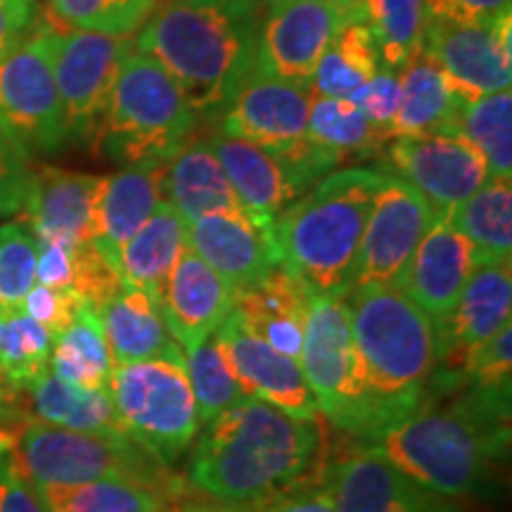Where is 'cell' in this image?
<instances>
[{"label":"cell","instance_id":"6da1fadb","mask_svg":"<svg viewBox=\"0 0 512 512\" xmlns=\"http://www.w3.org/2000/svg\"><path fill=\"white\" fill-rule=\"evenodd\" d=\"M510 396L463 384L427 392L411 415L361 444L373 446L406 477L446 498L479 496L510 453Z\"/></svg>","mask_w":512,"mask_h":512},{"label":"cell","instance_id":"7a4b0ae2","mask_svg":"<svg viewBox=\"0 0 512 512\" xmlns=\"http://www.w3.org/2000/svg\"><path fill=\"white\" fill-rule=\"evenodd\" d=\"M266 0H164L133 38L188 100L197 119H219L256 72Z\"/></svg>","mask_w":512,"mask_h":512},{"label":"cell","instance_id":"3957f363","mask_svg":"<svg viewBox=\"0 0 512 512\" xmlns=\"http://www.w3.org/2000/svg\"><path fill=\"white\" fill-rule=\"evenodd\" d=\"M356 413L351 437L366 441L422 403L437 361L434 320L396 285L351 290Z\"/></svg>","mask_w":512,"mask_h":512},{"label":"cell","instance_id":"277c9868","mask_svg":"<svg viewBox=\"0 0 512 512\" xmlns=\"http://www.w3.org/2000/svg\"><path fill=\"white\" fill-rule=\"evenodd\" d=\"M320 439L318 420L292 418L245 396L204 425L188 479L216 501H261L309 475Z\"/></svg>","mask_w":512,"mask_h":512},{"label":"cell","instance_id":"5b68a950","mask_svg":"<svg viewBox=\"0 0 512 512\" xmlns=\"http://www.w3.org/2000/svg\"><path fill=\"white\" fill-rule=\"evenodd\" d=\"M382 171L339 169L273 221L280 266L313 294L349 297Z\"/></svg>","mask_w":512,"mask_h":512},{"label":"cell","instance_id":"8992f818","mask_svg":"<svg viewBox=\"0 0 512 512\" xmlns=\"http://www.w3.org/2000/svg\"><path fill=\"white\" fill-rule=\"evenodd\" d=\"M200 124L176 81L133 50L114 83L95 140L119 164L171 162Z\"/></svg>","mask_w":512,"mask_h":512},{"label":"cell","instance_id":"52a82bcc","mask_svg":"<svg viewBox=\"0 0 512 512\" xmlns=\"http://www.w3.org/2000/svg\"><path fill=\"white\" fill-rule=\"evenodd\" d=\"M107 389L126 437L159 465H174L197 439L200 418L183 349L114 366Z\"/></svg>","mask_w":512,"mask_h":512},{"label":"cell","instance_id":"ba28073f","mask_svg":"<svg viewBox=\"0 0 512 512\" xmlns=\"http://www.w3.org/2000/svg\"><path fill=\"white\" fill-rule=\"evenodd\" d=\"M12 458L38 491L76 486L100 479L171 486L164 465L147 456L126 434H93L64 430L41 420H29L12 437Z\"/></svg>","mask_w":512,"mask_h":512},{"label":"cell","instance_id":"9c48e42d","mask_svg":"<svg viewBox=\"0 0 512 512\" xmlns=\"http://www.w3.org/2000/svg\"><path fill=\"white\" fill-rule=\"evenodd\" d=\"M53 34V24L38 22L27 41L0 62V128L27 155H50L67 143L53 72Z\"/></svg>","mask_w":512,"mask_h":512},{"label":"cell","instance_id":"30bf717a","mask_svg":"<svg viewBox=\"0 0 512 512\" xmlns=\"http://www.w3.org/2000/svg\"><path fill=\"white\" fill-rule=\"evenodd\" d=\"M131 53V36L55 27L53 72L67 138L91 140L98 136L112 88Z\"/></svg>","mask_w":512,"mask_h":512},{"label":"cell","instance_id":"8fae6325","mask_svg":"<svg viewBox=\"0 0 512 512\" xmlns=\"http://www.w3.org/2000/svg\"><path fill=\"white\" fill-rule=\"evenodd\" d=\"M510 313V259H479L453 311L434 323L437 361H434L427 392H448V389L463 387L470 356L484 347L498 330L510 325Z\"/></svg>","mask_w":512,"mask_h":512},{"label":"cell","instance_id":"7c38bea8","mask_svg":"<svg viewBox=\"0 0 512 512\" xmlns=\"http://www.w3.org/2000/svg\"><path fill=\"white\" fill-rule=\"evenodd\" d=\"M299 366L316 396L318 411L337 430L351 434L356 413V349L347 297L311 292Z\"/></svg>","mask_w":512,"mask_h":512},{"label":"cell","instance_id":"4fadbf2b","mask_svg":"<svg viewBox=\"0 0 512 512\" xmlns=\"http://www.w3.org/2000/svg\"><path fill=\"white\" fill-rule=\"evenodd\" d=\"M439 211L399 176L382 171L375 192L351 290L396 285Z\"/></svg>","mask_w":512,"mask_h":512},{"label":"cell","instance_id":"5bb4252c","mask_svg":"<svg viewBox=\"0 0 512 512\" xmlns=\"http://www.w3.org/2000/svg\"><path fill=\"white\" fill-rule=\"evenodd\" d=\"M356 19L332 0H273L259 31L256 72L311 86L318 62Z\"/></svg>","mask_w":512,"mask_h":512},{"label":"cell","instance_id":"9a60e30c","mask_svg":"<svg viewBox=\"0 0 512 512\" xmlns=\"http://www.w3.org/2000/svg\"><path fill=\"white\" fill-rule=\"evenodd\" d=\"M512 17L491 24L427 22L422 50L437 62L460 100L508 91L512 81Z\"/></svg>","mask_w":512,"mask_h":512},{"label":"cell","instance_id":"2e32d148","mask_svg":"<svg viewBox=\"0 0 512 512\" xmlns=\"http://www.w3.org/2000/svg\"><path fill=\"white\" fill-rule=\"evenodd\" d=\"M384 152L387 174L413 185L439 214L463 204L491 176L477 147L451 133L394 138Z\"/></svg>","mask_w":512,"mask_h":512},{"label":"cell","instance_id":"e0dca14e","mask_svg":"<svg viewBox=\"0 0 512 512\" xmlns=\"http://www.w3.org/2000/svg\"><path fill=\"white\" fill-rule=\"evenodd\" d=\"M311 86L254 72L219 114V131L287 155L304 145L311 110Z\"/></svg>","mask_w":512,"mask_h":512},{"label":"cell","instance_id":"ac0fdd59","mask_svg":"<svg viewBox=\"0 0 512 512\" xmlns=\"http://www.w3.org/2000/svg\"><path fill=\"white\" fill-rule=\"evenodd\" d=\"M223 356L245 396L264 401L292 418L318 420V401L299 361L280 354L254 335L235 311L216 330Z\"/></svg>","mask_w":512,"mask_h":512},{"label":"cell","instance_id":"d6986e66","mask_svg":"<svg viewBox=\"0 0 512 512\" xmlns=\"http://www.w3.org/2000/svg\"><path fill=\"white\" fill-rule=\"evenodd\" d=\"M325 479L335 512H458L451 498L413 482L361 441L325 467Z\"/></svg>","mask_w":512,"mask_h":512},{"label":"cell","instance_id":"ffe728a7","mask_svg":"<svg viewBox=\"0 0 512 512\" xmlns=\"http://www.w3.org/2000/svg\"><path fill=\"white\" fill-rule=\"evenodd\" d=\"M477 261L475 245L453 226L451 214L441 211L403 268L396 287L437 323L453 311Z\"/></svg>","mask_w":512,"mask_h":512},{"label":"cell","instance_id":"44dd1931","mask_svg":"<svg viewBox=\"0 0 512 512\" xmlns=\"http://www.w3.org/2000/svg\"><path fill=\"white\" fill-rule=\"evenodd\" d=\"M157 304L169 335L190 351L216 335L235 309V290L188 247L159 290Z\"/></svg>","mask_w":512,"mask_h":512},{"label":"cell","instance_id":"7402d4cb","mask_svg":"<svg viewBox=\"0 0 512 512\" xmlns=\"http://www.w3.org/2000/svg\"><path fill=\"white\" fill-rule=\"evenodd\" d=\"M188 247L219 273L235 294L264 280L278 261L273 228L254 223L245 211H219L188 226Z\"/></svg>","mask_w":512,"mask_h":512},{"label":"cell","instance_id":"603a6c76","mask_svg":"<svg viewBox=\"0 0 512 512\" xmlns=\"http://www.w3.org/2000/svg\"><path fill=\"white\" fill-rule=\"evenodd\" d=\"M247 216L264 228H273L275 216L309 190L304 178L271 150L214 131L209 138Z\"/></svg>","mask_w":512,"mask_h":512},{"label":"cell","instance_id":"cb8c5ba5","mask_svg":"<svg viewBox=\"0 0 512 512\" xmlns=\"http://www.w3.org/2000/svg\"><path fill=\"white\" fill-rule=\"evenodd\" d=\"M100 188L102 176L62 169L36 171L22 209L36 240H62L69 245L93 242Z\"/></svg>","mask_w":512,"mask_h":512},{"label":"cell","instance_id":"d4e9b609","mask_svg":"<svg viewBox=\"0 0 512 512\" xmlns=\"http://www.w3.org/2000/svg\"><path fill=\"white\" fill-rule=\"evenodd\" d=\"M309 297V287L278 264L264 280L235 294L233 311L268 347L299 361Z\"/></svg>","mask_w":512,"mask_h":512},{"label":"cell","instance_id":"484cf974","mask_svg":"<svg viewBox=\"0 0 512 512\" xmlns=\"http://www.w3.org/2000/svg\"><path fill=\"white\" fill-rule=\"evenodd\" d=\"M169 162L128 164L114 176H102V188L95 207V245L117 261L119 249L150 219L164 200V176Z\"/></svg>","mask_w":512,"mask_h":512},{"label":"cell","instance_id":"4316f807","mask_svg":"<svg viewBox=\"0 0 512 512\" xmlns=\"http://www.w3.org/2000/svg\"><path fill=\"white\" fill-rule=\"evenodd\" d=\"M95 311H98L114 366L150 361V358L181 349L166 330L157 299L150 292L121 287Z\"/></svg>","mask_w":512,"mask_h":512},{"label":"cell","instance_id":"83f0119b","mask_svg":"<svg viewBox=\"0 0 512 512\" xmlns=\"http://www.w3.org/2000/svg\"><path fill=\"white\" fill-rule=\"evenodd\" d=\"M164 200L188 223L219 211H245L209 140H192L166 164Z\"/></svg>","mask_w":512,"mask_h":512},{"label":"cell","instance_id":"f1b7e54d","mask_svg":"<svg viewBox=\"0 0 512 512\" xmlns=\"http://www.w3.org/2000/svg\"><path fill=\"white\" fill-rule=\"evenodd\" d=\"M188 226L181 211L166 200L159 202L150 219L119 249L121 285L145 290L157 299L178 256L188 249Z\"/></svg>","mask_w":512,"mask_h":512},{"label":"cell","instance_id":"f546056e","mask_svg":"<svg viewBox=\"0 0 512 512\" xmlns=\"http://www.w3.org/2000/svg\"><path fill=\"white\" fill-rule=\"evenodd\" d=\"M399 110L389 121V138L451 133L460 98L451 91L446 76L425 50L415 55L399 74Z\"/></svg>","mask_w":512,"mask_h":512},{"label":"cell","instance_id":"4dcf8cb0","mask_svg":"<svg viewBox=\"0 0 512 512\" xmlns=\"http://www.w3.org/2000/svg\"><path fill=\"white\" fill-rule=\"evenodd\" d=\"M31 411L41 422L64 430L93 434H124L110 389H81L48 373L27 392Z\"/></svg>","mask_w":512,"mask_h":512},{"label":"cell","instance_id":"1f68e13d","mask_svg":"<svg viewBox=\"0 0 512 512\" xmlns=\"http://www.w3.org/2000/svg\"><path fill=\"white\" fill-rule=\"evenodd\" d=\"M112 370L114 361L98 311L83 304L62 335L55 337L50 373L81 389H107Z\"/></svg>","mask_w":512,"mask_h":512},{"label":"cell","instance_id":"d6a6232c","mask_svg":"<svg viewBox=\"0 0 512 512\" xmlns=\"http://www.w3.org/2000/svg\"><path fill=\"white\" fill-rule=\"evenodd\" d=\"M48 512H164L176 496V486H157L133 479L57 486L38 491Z\"/></svg>","mask_w":512,"mask_h":512},{"label":"cell","instance_id":"836d02e7","mask_svg":"<svg viewBox=\"0 0 512 512\" xmlns=\"http://www.w3.org/2000/svg\"><path fill=\"white\" fill-rule=\"evenodd\" d=\"M306 136L313 143L347 157H373L392 143L387 128L377 126L349 98H316L313 95Z\"/></svg>","mask_w":512,"mask_h":512},{"label":"cell","instance_id":"e575fe53","mask_svg":"<svg viewBox=\"0 0 512 512\" xmlns=\"http://www.w3.org/2000/svg\"><path fill=\"white\" fill-rule=\"evenodd\" d=\"M460 233L472 242L479 259H510L512 254V183L489 176L475 195L448 211Z\"/></svg>","mask_w":512,"mask_h":512},{"label":"cell","instance_id":"d590c367","mask_svg":"<svg viewBox=\"0 0 512 512\" xmlns=\"http://www.w3.org/2000/svg\"><path fill=\"white\" fill-rule=\"evenodd\" d=\"M453 136L465 138L486 159L489 174L512 176V93L498 91L477 100H460Z\"/></svg>","mask_w":512,"mask_h":512},{"label":"cell","instance_id":"8d00e7d4","mask_svg":"<svg viewBox=\"0 0 512 512\" xmlns=\"http://www.w3.org/2000/svg\"><path fill=\"white\" fill-rule=\"evenodd\" d=\"M53 335L22 309L0 311V382L27 394L50 370Z\"/></svg>","mask_w":512,"mask_h":512},{"label":"cell","instance_id":"74e56055","mask_svg":"<svg viewBox=\"0 0 512 512\" xmlns=\"http://www.w3.org/2000/svg\"><path fill=\"white\" fill-rule=\"evenodd\" d=\"M380 69L375 38L363 22L339 31L313 74L311 91L316 98H349L366 86Z\"/></svg>","mask_w":512,"mask_h":512},{"label":"cell","instance_id":"f35d334b","mask_svg":"<svg viewBox=\"0 0 512 512\" xmlns=\"http://www.w3.org/2000/svg\"><path fill=\"white\" fill-rule=\"evenodd\" d=\"M363 24L375 38L384 67L403 69L420 55L427 29L422 0H366Z\"/></svg>","mask_w":512,"mask_h":512},{"label":"cell","instance_id":"ab89813d","mask_svg":"<svg viewBox=\"0 0 512 512\" xmlns=\"http://www.w3.org/2000/svg\"><path fill=\"white\" fill-rule=\"evenodd\" d=\"M185 370H188L200 425H207L216 415L245 399V392L230 373L216 335L204 339L195 349L185 351Z\"/></svg>","mask_w":512,"mask_h":512},{"label":"cell","instance_id":"60d3db41","mask_svg":"<svg viewBox=\"0 0 512 512\" xmlns=\"http://www.w3.org/2000/svg\"><path fill=\"white\" fill-rule=\"evenodd\" d=\"M157 0H50V15L62 27L128 36L143 27Z\"/></svg>","mask_w":512,"mask_h":512},{"label":"cell","instance_id":"b9f144b4","mask_svg":"<svg viewBox=\"0 0 512 512\" xmlns=\"http://www.w3.org/2000/svg\"><path fill=\"white\" fill-rule=\"evenodd\" d=\"M38 245L27 223L0 226V311L22 309L24 297L36 285Z\"/></svg>","mask_w":512,"mask_h":512},{"label":"cell","instance_id":"7bdbcfd3","mask_svg":"<svg viewBox=\"0 0 512 512\" xmlns=\"http://www.w3.org/2000/svg\"><path fill=\"white\" fill-rule=\"evenodd\" d=\"M463 384H470L486 394H512V325L498 330L484 347L470 356Z\"/></svg>","mask_w":512,"mask_h":512},{"label":"cell","instance_id":"ee69618b","mask_svg":"<svg viewBox=\"0 0 512 512\" xmlns=\"http://www.w3.org/2000/svg\"><path fill=\"white\" fill-rule=\"evenodd\" d=\"M36 171L31 169V155L19 147L0 128V219L22 214L27 204Z\"/></svg>","mask_w":512,"mask_h":512},{"label":"cell","instance_id":"f6af8a7d","mask_svg":"<svg viewBox=\"0 0 512 512\" xmlns=\"http://www.w3.org/2000/svg\"><path fill=\"white\" fill-rule=\"evenodd\" d=\"M252 505L254 512H335V498L325 472L313 479L309 475L297 479Z\"/></svg>","mask_w":512,"mask_h":512},{"label":"cell","instance_id":"bcb514c9","mask_svg":"<svg viewBox=\"0 0 512 512\" xmlns=\"http://www.w3.org/2000/svg\"><path fill=\"white\" fill-rule=\"evenodd\" d=\"M86 304L72 290H55V287L34 285L22 302V311L41 323L50 335L60 337L64 328L72 323L74 313Z\"/></svg>","mask_w":512,"mask_h":512},{"label":"cell","instance_id":"7dc6e473","mask_svg":"<svg viewBox=\"0 0 512 512\" xmlns=\"http://www.w3.org/2000/svg\"><path fill=\"white\" fill-rule=\"evenodd\" d=\"M399 98H401L399 74H396L394 69L384 67V64L377 69V74L366 83V86H361L354 95H349V100L354 102V105H358V110L366 114L373 124L382 128H387L389 121L394 119L396 110H399Z\"/></svg>","mask_w":512,"mask_h":512},{"label":"cell","instance_id":"c3c4849f","mask_svg":"<svg viewBox=\"0 0 512 512\" xmlns=\"http://www.w3.org/2000/svg\"><path fill=\"white\" fill-rule=\"evenodd\" d=\"M512 0H422L427 22L491 24L510 15Z\"/></svg>","mask_w":512,"mask_h":512},{"label":"cell","instance_id":"681fc988","mask_svg":"<svg viewBox=\"0 0 512 512\" xmlns=\"http://www.w3.org/2000/svg\"><path fill=\"white\" fill-rule=\"evenodd\" d=\"M0 512H48L38 489L19 470L10 451L0 460Z\"/></svg>","mask_w":512,"mask_h":512},{"label":"cell","instance_id":"f907efd6","mask_svg":"<svg viewBox=\"0 0 512 512\" xmlns=\"http://www.w3.org/2000/svg\"><path fill=\"white\" fill-rule=\"evenodd\" d=\"M36 245H38V264H36L38 285L55 287V290H72L74 249L79 245H69V242H62V240H36Z\"/></svg>","mask_w":512,"mask_h":512},{"label":"cell","instance_id":"816d5d0a","mask_svg":"<svg viewBox=\"0 0 512 512\" xmlns=\"http://www.w3.org/2000/svg\"><path fill=\"white\" fill-rule=\"evenodd\" d=\"M34 29V3L0 0V62L15 53Z\"/></svg>","mask_w":512,"mask_h":512},{"label":"cell","instance_id":"f5cc1de1","mask_svg":"<svg viewBox=\"0 0 512 512\" xmlns=\"http://www.w3.org/2000/svg\"><path fill=\"white\" fill-rule=\"evenodd\" d=\"M164 512H254L252 503H228L216 501V498H178V494L166 503Z\"/></svg>","mask_w":512,"mask_h":512},{"label":"cell","instance_id":"db71d44e","mask_svg":"<svg viewBox=\"0 0 512 512\" xmlns=\"http://www.w3.org/2000/svg\"><path fill=\"white\" fill-rule=\"evenodd\" d=\"M17 415V394H12L3 382H0V422H8Z\"/></svg>","mask_w":512,"mask_h":512},{"label":"cell","instance_id":"11a10c76","mask_svg":"<svg viewBox=\"0 0 512 512\" xmlns=\"http://www.w3.org/2000/svg\"><path fill=\"white\" fill-rule=\"evenodd\" d=\"M332 3L347 10L356 22H366V0H332Z\"/></svg>","mask_w":512,"mask_h":512},{"label":"cell","instance_id":"9f6ffc18","mask_svg":"<svg viewBox=\"0 0 512 512\" xmlns=\"http://www.w3.org/2000/svg\"><path fill=\"white\" fill-rule=\"evenodd\" d=\"M12 448V434L10 432H0V460L5 458V453H8Z\"/></svg>","mask_w":512,"mask_h":512},{"label":"cell","instance_id":"6f0895ef","mask_svg":"<svg viewBox=\"0 0 512 512\" xmlns=\"http://www.w3.org/2000/svg\"><path fill=\"white\" fill-rule=\"evenodd\" d=\"M266 3H273V0H266Z\"/></svg>","mask_w":512,"mask_h":512},{"label":"cell","instance_id":"680465c9","mask_svg":"<svg viewBox=\"0 0 512 512\" xmlns=\"http://www.w3.org/2000/svg\"><path fill=\"white\" fill-rule=\"evenodd\" d=\"M29 3H36V0H29Z\"/></svg>","mask_w":512,"mask_h":512}]
</instances>
